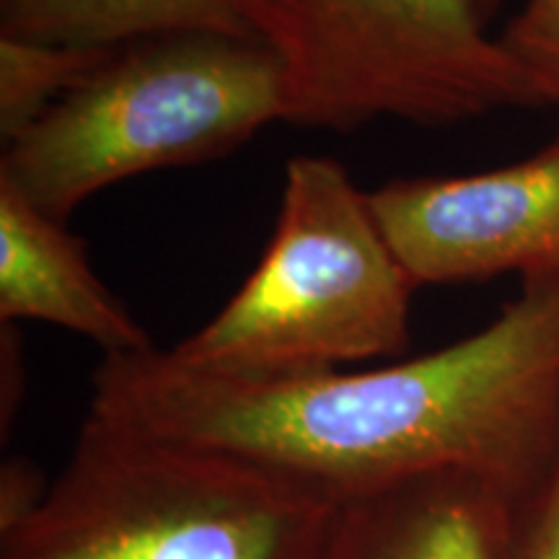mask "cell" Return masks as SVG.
I'll list each match as a JSON object with an SVG mask.
<instances>
[{
  "mask_svg": "<svg viewBox=\"0 0 559 559\" xmlns=\"http://www.w3.org/2000/svg\"><path fill=\"white\" fill-rule=\"evenodd\" d=\"M0 34V135L13 143L115 52Z\"/></svg>",
  "mask_w": 559,
  "mask_h": 559,
  "instance_id": "cell-10",
  "label": "cell"
},
{
  "mask_svg": "<svg viewBox=\"0 0 559 559\" xmlns=\"http://www.w3.org/2000/svg\"><path fill=\"white\" fill-rule=\"evenodd\" d=\"M334 508L249 461L86 419L0 559H317Z\"/></svg>",
  "mask_w": 559,
  "mask_h": 559,
  "instance_id": "cell-2",
  "label": "cell"
},
{
  "mask_svg": "<svg viewBox=\"0 0 559 559\" xmlns=\"http://www.w3.org/2000/svg\"><path fill=\"white\" fill-rule=\"evenodd\" d=\"M536 99L559 109V0H526L500 34Z\"/></svg>",
  "mask_w": 559,
  "mask_h": 559,
  "instance_id": "cell-11",
  "label": "cell"
},
{
  "mask_svg": "<svg viewBox=\"0 0 559 559\" xmlns=\"http://www.w3.org/2000/svg\"><path fill=\"white\" fill-rule=\"evenodd\" d=\"M86 419L249 461L332 502L456 472L523 510L559 459V280L523 283L472 337L379 368L207 373L164 347L102 358Z\"/></svg>",
  "mask_w": 559,
  "mask_h": 559,
  "instance_id": "cell-1",
  "label": "cell"
},
{
  "mask_svg": "<svg viewBox=\"0 0 559 559\" xmlns=\"http://www.w3.org/2000/svg\"><path fill=\"white\" fill-rule=\"evenodd\" d=\"M412 283L340 160L285 164L277 223L262 260L198 332L166 347L207 373L272 376L400 358Z\"/></svg>",
  "mask_w": 559,
  "mask_h": 559,
  "instance_id": "cell-4",
  "label": "cell"
},
{
  "mask_svg": "<svg viewBox=\"0 0 559 559\" xmlns=\"http://www.w3.org/2000/svg\"><path fill=\"white\" fill-rule=\"evenodd\" d=\"M519 513L469 474H430L337 502L317 559H513Z\"/></svg>",
  "mask_w": 559,
  "mask_h": 559,
  "instance_id": "cell-7",
  "label": "cell"
},
{
  "mask_svg": "<svg viewBox=\"0 0 559 559\" xmlns=\"http://www.w3.org/2000/svg\"><path fill=\"white\" fill-rule=\"evenodd\" d=\"M47 485L50 481L41 479L29 461H5L3 474H0V531L26 519L47 492Z\"/></svg>",
  "mask_w": 559,
  "mask_h": 559,
  "instance_id": "cell-13",
  "label": "cell"
},
{
  "mask_svg": "<svg viewBox=\"0 0 559 559\" xmlns=\"http://www.w3.org/2000/svg\"><path fill=\"white\" fill-rule=\"evenodd\" d=\"M368 194L415 288L502 272L559 280V140L506 169L394 179Z\"/></svg>",
  "mask_w": 559,
  "mask_h": 559,
  "instance_id": "cell-6",
  "label": "cell"
},
{
  "mask_svg": "<svg viewBox=\"0 0 559 559\" xmlns=\"http://www.w3.org/2000/svg\"><path fill=\"white\" fill-rule=\"evenodd\" d=\"M0 321L60 326L94 342L102 358L156 347L91 267L86 243L9 181H0Z\"/></svg>",
  "mask_w": 559,
  "mask_h": 559,
  "instance_id": "cell-8",
  "label": "cell"
},
{
  "mask_svg": "<svg viewBox=\"0 0 559 559\" xmlns=\"http://www.w3.org/2000/svg\"><path fill=\"white\" fill-rule=\"evenodd\" d=\"M285 73L262 39L171 34L117 47L19 135L0 181L66 221L91 194L221 158L285 120Z\"/></svg>",
  "mask_w": 559,
  "mask_h": 559,
  "instance_id": "cell-3",
  "label": "cell"
},
{
  "mask_svg": "<svg viewBox=\"0 0 559 559\" xmlns=\"http://www.w3.org/2000/svg\"><path fill=\"white\" fill-rule=\"evenodd\" d=\"M513 559H559V459L519 513Z\"/></svg>",
  "mask_w": 559,
  "mask_h": 559,
  "instance_id": "cell-12",
  "label": "cell"
},
{
  "mask_svg": "<svg viewBox=\"0 0 559 559\" xmlns=\"http://www.w3.org/2000/svg\"><path fill=\"white\" fill-rule=\"evenodd\" d=\"M285 73V122L355 130L373 120L451 124L539 107L489 0H239Z\"/></svg>",
  "mask_w": 559,
  "mask_h": 559,
  "instance_id": "cell-5",
  "label": "cell"
},
{
  "mask_svg": "<svg viewBox=\"0 0 559 559\" xmlns=\"http://www.w3.org/2000/svg\"><path fill=\"white\" fill-rule=\"evenodd\" d=\"M0 34L96 50L171 34L257 39L239 0H0Z\"/></svg>",
  "mask_w": 559,
  "mask_h": 559,
  "instance_id": "cell-9",
  "label": "cell"
}]
</instances>
